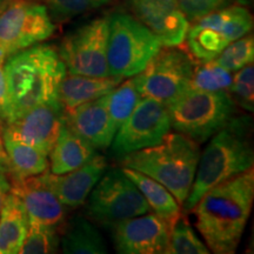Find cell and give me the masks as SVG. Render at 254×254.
Instances as JSON below:
<instances>
[{
	"instance_id": "obj_12",
	"label": "cell",
	"mask_w": 254,
	"mask_h": 254,
	"mask_svg": "<svg viewBox=\"0 0 254 254\" xmlns=\"http://www.w3.org/2000/svg\"><path fill=\"white\" fill-rule=\"evenodd\" d=\"M167 106L160 101L141 98L131 116L124 122L111 144L114 157L123 158L132 152L151 147L171 132Z\"/></svg>"
},
{
	"instance_id": "obj_31",
	"label": "cell",
	"mask_w": 254,
	"mask_h": 254,
	"mask_svg": "<svg viewBox=\"0 0 254 254\" xmlns=\"http://www.w3.org/2000/svg\"><path fill=\"white\" fill-rule=\"evenodd\" d=\"M228 93L236 105L252 112L254 107V67L253 63L237 71L232 79Z\"/></svg>"
},
{
	"instance_id": "obj_15",
	"label": "cell",
	"mask_w": 254,
	"mask_h": 254,
	"mask_svg": "<svg viewBox=\"0 0 254 254\" xmlns=\"http://www.w3.org/2000/svg\"><path fill=\"white\" fill-rule=\"evenodd\" d=\"M132 15L150 30L161 46L178 47L186 39L190 21L177 0H127Z\"/></svg>"
},
{
	"instance_id": "obj_14",
	"label": "cell",
	"mask_w": 254,
	"mask_h": 254,
	"mask_svg": "<svg viewBox=\"0 0 254 254\" xmlns=\"http://www.w3.org/2000/svg\"><path fill=\"white\" fill-rule=\"evenodd\" d=\"M111 231L114 249L120 254H166L170 224L155 213L127 219Z\"/></svg>"
},
{
	"instance_id": "obj_5",
	"label": "cell",
	"mask_w": 254,
	"mask_h": 254,
	"mask_svg": "<svg viewBox=\"0 0 254 254\" xmlns=\"http://www.w3.org/2000/svg\"><path fill=\"white\" fill-rule=\"evenodd\" d=\"M228 91L189 90L167 105L171 127L196 144L211 139L236 114Z\"/></svg>"
},
{
	"instance_id": "obj_3",
	"label": "cell",
	"mask_w": 254,
	"mask_h": 254,
	"mask_svg": "<svg viewBox=\"0 0 254 254\" xmlns=\"http://www.w3.org/2000/svg\"><path fill=\"white\" fill-rule=\"evenodd\" d=\"M254 152L247 117H233L212 136L200 154L192 189L183 208L190 212L209 189L253 167Z\"/></svg>"
},
{
	"instance_id": "obj_19",
	"label": "cell",
	"mask_w": 254,
	"mask_h": 254,
	"mask_svg": "<svg viewBox=\"0 0 254 254\" xmlns=\"http://www.w3.org/2000/svg\"><path fill=\"white\" fill-rule=\"evenodd\" d=\"M122 80V78L111 75L97 78L66 73L58 88V101L64 111L67 112L79 105L109 94Z\"/></svg>"
},
{
	"instance_id": "obj_7",
	"label": "cell",
	"mask_w": 254,
	"mask_h": 254,
	"mask_svg": "<svg viewBox=\"0 0 254 254\" xmlns=\"http://www.w3.org/2000/svg\"><path fill=\"white\" fill-rule=\"evenodd\" d=\"M86 201L87 217L110 228L127 219L151 212L144 195L123 168L106 171Z\"/></svg>"
},
{
	"instance_id": "obj_33",
	"label": "cell",
	"mask_w": 254,
	"mask_h": 254,
	"mask_svg": "<svg viewBox=\"0 0 254 254\" xmlns=\"http://www.w3.org/2000/svg\"><path fill=\"white\" fill-rule=\"evenodd\" d=\"M4 63L5 58L0 56V122L6 124L11 120V104H9Z\"/></svg>"
},
{
	"instance_id": "obj_29",
	"label": "cell",
	"mask_w": 254,
	"mask_h": 254,
	"mask_svg": "<svg viewBox=\"0 0 254 254\" xmlns=\"http://www.w3.org/2000/svg\"><path fill=\"white\" fill-rule=\"evenodd\" d=\"M254 39L253 36H244L228 44L220 55L213 59L219 66L230 72H237L253 63Z\"/></svg>"
},
{
	"instance_id": "obj_8",
	"label": "cell",
	"mask_w": 254,
	"mask_h": 254,
	"mask_svg": "<svg viewBox=\"0 0 254 254\" xmlns=\"http://www.w3.org/2000/svg\"><path fill=\"white\" fill-rule=\"evenodd\" d=\"M186 34L190 53L200 62H209L234 40L246 36L253 27L250 11L243 6L218 8L193 21Z\"/></svg>"
},
{
	"instance_id": "obj_10",
	"label": "cell",
	"mask_w": 254,
	"mask_h": 254,
	"mask_svg": "<svg viewBox=\"0 0 254 254\" xmlns=\"http://www.w3.org/2000/svg\"><path fill=\"white\" fill-rule=\"evenodd\" d=\"M56 25L45 5L32 0H7L0 11V56H9L49 39Z\"/></svg>"
},
{
	"instance_id": "obj_35",
	"label": "cell",
	"mask_w": 254,
	"mask_h": 254,
	"mask_svg": "<svg viewBox=\"0 0 254 254\" xmlns=\"http://www.w3.org/2000/svg\"><path fill=\"white\" fill-rule=\"evenodd\" d=\"M0 171H2V172H5L8 176V160L4 148V142H2L1 125H0Z\"/></svg>"
},
{
	"instance_id": "obj_1",
	"label": "cell",
	"mask_w": 254,
	"mask_h": 254,
	"mask_svg": "<svg viewBox=\"0 0 254 254\" xmlns=\"http://www.w3.org/2000/svg\"><path fill=\"white\" fill-rule=\"evenodd\" d=\"M254 199L253 167L209 189L190 211L209 252L232 254L239 246Z\"/></svg>"
},
{
	"instance_id": "obj_30",
	"label": "cell",
	"mask_w": 254,
	"mask_h": 254,
	"mask_svg": "<svg viewBox=\"0 0 254 254\" xmlns=\"http://www.w3.org/2000/svg\"><path fill=\"white\" fill-rule=\"evenodd\" d=\"M51 18L65 21L106 5L110 0H41Z\"/></svg>"
},
{
	"instance_id": "obj_20",
	"label": "cell",
	"mask_w": 254,
	"mask_h": 254,
	"mask_svg": "<svg viewBox=\"0 0 254 254\" xmlns=\"http://www.w3.org/2000/svg\"><path fill=\"white\" fill-rule=\"evenodd\" d=\"M97 154V148L64 124L49 154L50 172L53 174L68 173L88 163Z\"/></svg>"
},
{
	"instance_id": "obj_25",
	"label": "cell",
	"mask_w": 254,
	"mask_h": 254,
	"mask_svg": "<svg viewBox=\"0 0 254 254\" xmlns=\"http://www.w3.org/2000/svg\"><path fill=\"white\" fill-rule=\"evenodd\" d=\"M208 247L193 231L185 215L180 213L170 225L166 254H208Z\"/></svg>"
},
{
	"instance_id": "obj_18",
	"label": "cell",
	"mask_w": 254,
	"mask_h": 254,
	"mask_svg": "<svg viewBox=\"0 0 254 254\" xmlns=\"http://www.w3.org/2000/svg\"><path fill=\"white\" fill-rule=\"evenodd\" d=\"M65 124L97 150L110 147L117 132L107 109V94L65 112Z\"/></svg>"
},
{
	"instance_id": "obj_13",
	"label": "cell",
	"mask_w": 254,
	"mask_h": 254,
	"mask_svg": "<svg viewBox=\"0 0 254 254\" xmlns=\"http://www.w3.org/2000/svg\"><path fill=\"white\" fill-rule=\"evenodd\" d=\"M65 124V111L58 100L37 105L5 124L2 134L17 139L49 155Z\"/></svg>"
},
{
	"instance_id": "obj_28",
	"label": "cell",
	"mask_w": 254,
	"mask_h": 254,
	"mask_svg": "<svg viewBox=\"0 0 254 254\" xmlns=\"http://www.w3.org/2000/svg\"><path fill=\"white\" fill-rule=\"evenodd\" d=\"M60 245V237L56 226L31 222L19 253L47 254L56 253Z\"/></svg>"
},
{
	"instance_id": "obj_16",
	"label": "cell",
	"mask_w": 254,
	"mask_h": 254,
	"mask_svg": "<svg viewBox=\"0 0 254 254\" xmlns=\"http://www.w3.org/2000/svg\"><path fill=\"white\" fill-rule=\"evenodd\" d=\"M9 183V190L21 200L30 224L33 222L58 227L64 221L66 206L60 202L47 185L43 173L25 179H12Z\"/></svg>"
},
{
	"instance_id": "obj_32",
	"label": "cell",
	"mask_w": 254,
	"mask_h": 254,
	"mask_svg": "<svg viewBox=\"0 0 254 254\" xmlns=\"http://www.w3.org/2000/svg\"><path fill=\"white\" fill-rule=\"evenodd\" d=\"M189 21H195L220 8L225 0H177Z\"/></svg>"
},
{
	"instance_id": "obj_11",
	"label": "cell",
	"mask_w": 254,
	"mask_h": 254,
	"mask_svg": "<svg viewBox=\"0 0 254 254\" xmlns=\"http://www.w3.org/2000/svg\"><path fill=\"white\" fill-rule=\"evenodd\" d=\"M109 17L95 18L64 38L59 56L69 74L110 77L107 65Z\"/></svg>"
},
{
	"instance_id": "obj_4",
	"label": "cell",
	"mask_w": 254,
	"mask_h": 254,
	"mask_svg": "<svg viewBox=\"0 0 254 254\" xmlns=\"http://www.w3.org/2000/svg\"><path fill=\"white\" fill-rule=\"evenodd\" d=\"M199 144L178 132H168L159 144L124 155L122 166L157 180L183 206L189 196L200 159Z\"/></svg>"
},
{
	"instance_id": "obj_27",
	"label": "cell",
	"mask_w": 254,
	"mask_h": 254,
	"mask_svg": "<svg viewBox=\"0 0 254 254\" xmlns=\"http://www.w3.org/2000/svg\"><path fill=\"white\" fill-rule=\"evenodd\" d=\"M233 75L232 72L219 66L214 60L201 62L194 66L190 90L198 91H228Z\"/></svg>"
},
{
	"instance_id": "obj_17",
	"label": "cell",
	"mask_w": 254,
	"mask_h": 254,
	"mask_svg": "<svg viewBox=\"0 0 254 254\" xmlns=\"http://www.w3.org/2000/svg\"><path fill=\"white\" fill-rule=\"evenodd\" d=\"M107 168L106 158L97 154L88 163L68 173L53 174L47 170L43 174L60 202L68 208H77L86 202L91 190Z\"/></svg>"
},
{
	"instance_id": "obj_2",
	"label": "cell",
	"mask_w": 254,
	"mask_h": 254,
	"mask_svg": "<svg viewBox=\"0 0 254 254\" xmlns=\"http://www.w3.org/2000/svg\"><path fill=\"white\" fill-rule=\"evenodd\" d=\"M4 69L11 120L37 105L58 100L59 85L67 73L58 50L45 44L9 56Z\"/></svg>"
},
{
	"instance_id": "obj_36",
	"label": "cell",
	"mask_w": 254,
	"mask_h": 254,
	"mask_svg": "<svg viewBox=\"0 0 254 254\" xmlns=\"http://www.w3.org/2000/svg\"><path fill=\"white\" fill-rule=\"evenodd\" d=\"M6 2H7V0H0V11H1L2 7H4Z\"/></svg>"
},
{
	"instance_id": "obj_22",
	"label": "cell",
	"mask_w": 254,
	"mask_h": 254,
	"mask_svg": "<svg viewBox=\"0 0 254 254\" xmlns=\"http://www.w3.org/2000/svg\"><path fill=\"white\" fill-rule=\"evenodd\" d=\"M2 142L8 160L9 180L39 176L49 170V155L44 152L4 134Z\"/></svg>"
},
{
	"instance_id": "obj_26",
	"label": "cell",
	"mask_w": 254,
	"mask_h": 254,
	"mask_svg": "<svg viewBox=\"0 0 254 254\" xmlns=\"http://www.w3.org/2000/svg\"><path fill=\"white\" fill-rule=\"evenodd\" d=\"M140 99L141 95L133 78L120 82L118 86L107 94V109L114 128L118 129L120 125L131 116Z\"/></svg>"
},
{
	"instance_id": "obj_9",
	"label": "cell",
	"mask_w": 254,
	"mask_h": 254,
	"mask_svg": "<svg viewBox=\"0 0 254 254\" xmlns=\"http://www.w3.org/2000/svg\"><path fill=\"white\" fill-rule=\"evenodd\" d=\"M194 66L193 58L185 51L165 46L132 78L141 98H150L167 106L190 90Z\"/></svg>"
},
{
	"instance_id": "obj_24",
	"label": "cell",
	"mask_w": 254,
	"mask_h": 254,
	"mask_svg": "<svg viewBox=\"0 0 254 254\" xmlns=\"http://www.w3.org/2000/svg\"><path fill=\"white\" fill-rule=\"evenodd\" d=\"M66 254H106L107 247L99 231L82 215H75L66 225L62 238Z\"/></svg>"
},
{
	"instance_id": "obj_6",
	"label": "cell",
	"mask_w": 254,
	"mask_h": 254,
	"mask_svg": "<svg viewBox=\"0 0 254 254\" xmlns=\"http://www.w3.org/2000/svg\"><path fill=\"white\" fill-rule=\"evenodd\" d=\"M160 41L138 19L126 12L109 17L107 65L111 77L132 78L161 49Z\"/></svg>"
},
{
	"instance_id": "obj_34",
	"label": "cell",
	"mask_w": 254,
	"mask_h": 254,
	"mask_svg": "<svg viewBox=\"0 0 254 254\" xmlns=\"http://www.w3.org/2000/svg\"><path fill=\"white\" fill-rule=\"evenodd\" d=\"M11 189V183H9L8 176L2 171H0V211H1L4 200Z\"/></svg>"
},
{
	"instance_id": "obj_23",
	"label": "cell",
	"mask_w": 254,
	"mask_h": 254,
	"mask_svg": "<svg viewBox=\"0 0 254 254\" xmlns=\"http://www.w3.org/2000/svg\"><path fill=\"white\" fill-rule=\"evenodd\" d=\"M122 168L144 195L150 206L151 212L163 218L170 225L178 215L182 213V205L177 201L172 193L164 185L138 171L126 167Z\"/></svg>"
},
{
	"instance_id": "obj_21",
	"label": "cell",
	"mask_w": 254,
	"mask_h": 254,
	"mask_svg": "<svg viewBox=\"0 0 254 254\" xmlns=\"http://www.w3.org/2000/svg\"><path fill=\"white\" fill-rule=\"evenodd\" d=\"M30 221L21 200L11 190L0 211V254H18Z\"/></svg>"
}]
</instances>
